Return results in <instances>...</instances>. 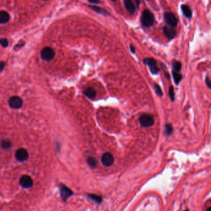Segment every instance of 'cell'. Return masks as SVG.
<instances>
[{
  "label": "cell",
  "mask_w": 211,
  "mask_h": 211,
  "mask_svg": "<svg viewBox=\"0 0 211 211\" xmlns=\"http://www.w3.org/2000/svg\"><path fill=\"white\" fill-rule=\"evenodd\" d=\"M184 211H189V210L187 209V210H184Z\"/></svg>",
  "instance_id": "1f68e13d"
},
{
  "label": "cell",
  "mask_w": 211,
  "mask_h": 211,
  "mask_svg": "<svg viewBox=\"0 0 211 211\" xmlns=\"http://www.w3.org/2000/svg\"><path fill=\"white\" fill-rule=\"evenodd\" d=\"M129 48H130L131 51L132 53H133V54H135V47H134L133 45L131 44V45H130V47H129Z\"/></svg>",
  "instance_id": "f1b7e54d"
},
{
  "label": "cell",
  "mask_w": 211,
  "mask_h": 211,
  "mask_svg": "<svg viewBox=\"0 0 211 211\" xmlns=\"http://www.w3.org/2000/svg\"><path fill=\"white\" fill-rule=\"evenodd\" d=\"M89 7L93 10L94 11H95L96 12L98 13V14L104 15H110V13L107 10H105V9H103L101 7L94 6V5H90V6H89Z\"/></svg>",
  "instance_id": "9a60e30c"
},
{
  "label": "cell",
  "mask_w": 211,
  "mask_h": 211,
  "mask_svg": "<svg viewBox=\"0 0 211 211\" xmlns=\"http://www.w3.org/2000/svg\"><path fill=\"white\" fill-rule=\"evenodd\" d=\"M9 105L13 109H19L22 106L23 100L18 96H12L9 100Z\"/></svg>",
  "instance_id": "8992f818"
},
{
  "label": "cell",
  "mask_w": 211,
  "mask_h": 211,
  "mask_svg": "<svg viewBox=\"0 0 211 211\" xmlns=\"http://www.w3.org/2000/svg\"><path fill=\"white\" fill-rule=\"evenodd\" d=\"M60 194L61 198L66 201L73 194V192L67 186L61 185L60 186Z\"/></svg>",
  "instance_id": "9c48e42d"
},
{
  "label": "cell",
  "mask_w": 211,
  "mask_h": 211,
  "mask_svg": "<svg viewBox=\"0 0 211 211\" xmlns=\"http://www.w3.org/2000/svg\"><path fill=\"white\" fill-rule=\"evenodd\" d=\"M6 64L4 61H0V71H3L5 68Z\"/></svg>",
  "instance_id": "4316f807"
},
{
  "label": "cell",
  "mask_w": 211,
  "mask_h": 211,
  "mask_svg": "<svg viewBox=\"0 0 211 211\" xmlns=\"http://www.w3.org/2000/svg\"><path fill=\"white\" fill-rule=\"evenodd\" d=\"M173 71L177 72V73H180V71L181 70L182 65L180 61H173Z\"/></svg>",
  "instance_id": "ffe728a7"
},
{
  "label": "cell",
  "mask_w": 211,
  "mask_h": 211,
  "mask_svg": "<svg viewBox=\"0 0 211 211\" xmlns=\"http://www.w3.org/2000/svg\"><path fill=\"white\" fill-rule=\"evenodd\" d=\"M154 90H155V94L159 96V97H162L163 96V92H162V90L161 89V87H160L159 85H158L157 84H155L154 85Z\"/></svg>",
  "instance_id": "7402d4cb"
},
{
  "label": "cell",
  "mask_w": 211,
  "mask_h": 211,
  "mask_svg": "<svg viewBox=\"0 0 211 211\" xmlns=\"http://www.w3.org/2000/svg\"><path fill=\"white\" fill-rule=\"evenodd\" d=\"M20 184L24 188H29L33 184V181L31 177L28 175H23L20 178Z\"/></svg>",
  "instance_id": "30bf717a"
},
{
  "label": "cell",
  "mask_w": 211,
  "mask_h": 211,
  "mask_svg": "<svg viewBox=\"0 0 211 211\" xmlns=\"http://www.w3.org/2000/svg\"><path fill=\"white\" fill-rule=\"evenodd\" d=\"M173 132H174V128L172 125L170 123L166 124L165 126V129H164L165 135L167 136H170L173 134Z\"/></svg>",
  "instance_id": "ac0fdd59"
},
{
  "label": "cell",
  "mask_w": 211,
  "mask_h": 211,
  "mask_svg": "<svg viewBox=\"0 0 211 211\" xmlns=\"http://www.w3.org/2000/svg\"><path fill=\"white\" fill-rule=\"evenodd\" d=\"M141 23L146 28H150L154 22V16L148 9H144L141 16Z\"/></svg>",
  "instance_id": "6da1fadb"
},
{
  "label": "cell",
  "mask_w": 211,
  "mask_h": 211,
  "mask_svg": "<svg viewBox=\"0 0 211 211\" xmlns=\"http://www.w3.org/2000/svg\"><path fill=\"white\" fill-rule=\"evenodd\" d=\"M124 5L126 9L131 15H133L136 11V6L134 3L131 0H125L124 1Z\"/></svg>",
  "instance_id": "7c38bea8"
},
{
  "label": "cell",
  "mask_w": 211,
  "mask_h": 211,
  "mask_svg": "<svg viewBox=\"0 0 211 211\" xmlns=\"http://www.w3.org/2000/svg\"><path fill=\"white\" fill-rule=\"evenodd\" d=\"M164 18L165 23L170 28H175L178 24V19L175 15L171 12H166L164 13Z\"/></svg>",
  "instance_id": "7a4b0ae2"
},
{
  "label": "cell",
  "mask_w": 211,
  "mask_h": 211,
  "mask_svg": "<svg viewBox=\"0 0 211 211\" xmlns=\"http://www.w3.org/2000/svg\"><path fill=\"white\" fill-rule=\"evenodd\" d=\"M11 146H12V143L9 140L5 139L2 142V147L3 149H9L10 148H11Z\"/></svg>",
  "instance_id": "603a6c76"
},
{
  "label": "cell",
  "mask_w": 211,
  "mask_h": 211,
  "mask_svg": "<svg viewBox=\"0 0 211 211\" xmlns=\"http://www.w3.org/2000/svg\"><path fill=\"white\" fill-rule=\"evenodd\" d=\"M15 156L18 161L20 162H24L28 159L29 153L26 149L24 148H20L17 150Z\"/></svg>",
  "instance_id": "52a82bcc"
},
{
  "label": "cell",
  "mask_w": 211,
  "mask_h": 211,
  "mask_svg": "<svg viewBox=\"0 0 211 211\" xmlns=\"http://www.w3.org/2000/svg\"><path fill=\"white\" fill-rule=\"evenodd\" d=\"M145 64L148 65L149 70L152 74H157L159 72V68H158L157 64V61L152 58H147L143 60Z\"/></svg>",
  "instance_id": "5b68a950"
},
{
  "label": "cell",
  "mask_w": 211,
  "mask_h": 211,
  "mask_svg": "<svg viewBox=\"0 0 211 211\" xmlns=\"http://www.w3.org/2000/svg\"><path fill=\"white\" fill-rule=\"evenodd\" d=\"M10 19V16L5 11H0V24H6Z\"/></svg>",
  "instance_id": "2e32d148"
},
{
  "label": "cell",
  "mask_w": 211,
  "mask_h": 211,
  "mask_svg": "<svg viewBox=\"0 0 211 211\" xmlns=\"http://www.w3.org/2000/svg\"><path fill=\"white\" fill-rule=\"evenodd\" d=\"M206 211H211V207H209L207 209Z\"/></svg>",
  "instance_id": "4dcf8cb0"
},
{
  "label": "cell",
  "mask_w": 211,
  "mask_h": 211,
  "mask_svg": "<svg viewBox=\"0 0 211 211\" xmlns=\"http://www.w3.org/2000/svg\"><path fill=\"white\" fill-rule=\"evenodd\" d=\"M0 45L4 48L7 47L9 45V42L8 41V39L6 38H0Z\"/></svg>",
  "instance_id": "d4e9b609"
},
{
  "label": "cell",
  "mask_w": 211,
  "mask_h": 211,
  "mask_svg": "<svg viewBox=\"0 0 211 211\" xmlns=\"http://www.w3.org/2000/svg\"><path fill=\"white\" fill-rule=\"evenodd\" d=\"M139 122L140 123V125L142 127H145V128L151 127L154 123V118L151 115L146 114V113L142 115L139 117Z\"/></svg>",
  "instance_id": "3957f363"
},
{
  "label": "cell",
  "mask_w": 211,
  "mask_h": 211,
  "mask_svg": "<svg viewBox=\"0 0 211 211\" xmlns=\"http://www.w3.org/2000/svg\"><path fill=\"white\" fill-rule=\"evenodd\" d=\"M162 30L165 37L168 39H169V40H171V39L174 38L176 37L177 31L175 29V28L168 27V26L166 25V26H164Z\"/></svg>",
  "instance_id": "8fae6325"
},
{
  "label": "cell",
  "mask_w": 211,
  "mask_h": 211,
  "mask_svg": "<svg viewBox=\"0 0 211 211\" xmlns=\"http://www.w3.org/2000/svg\"><path fill=\"white\" fill-rule=\"evenodd\" d=\"M101 161L102 164L105 167H110L114 162V157L113 155L109 152L105 153L101 158Z\"/></svg>",
  "instance_id": "ba28073f"
},
{
  "label": "cell",
  "mask_w": 211,
  "mask_h": 211,
  "mask_svg": "<svg viewBox=\"0 0 211 211\" xmlns=\"http://www.w3.org/2000/svg\"><path fill=\"white\" fill-rule=\"evenodd\" d=\"M181 9L184 17H186L188 19H190L192 18L193 11L188 5H182L181 6Z\"/></svg>",
  "instance_id": "4fadbf2b"
},
{
  "label": "cell",
  "mask_w": 211,
  "mask_h": 211,
  "mask_svg": "<svg viewBox=\"0 0 211 211\" xmlns=\"http://www.w3.org/2000/svg\"><path fill=\"white\" fill-rule=\"evenodd\" d=\"M205 82H206V85L207 86V87H208L209 89H210V88H211V86H210V84H210V80H209V77H208L207 76L206 77Z\"/></svg>",
  "instance_id": "83f0119b"
},
{
  "label": "cell",
  "mask_w": 211,
  "mask_h": 211,
  "mask_svg": "<svg viewBox=\"0 0 211 211\" xmlns=\"http://www.w3.org/2000/svg\"><path fill=\"white\" fill-rule=\"evenodd\" d=\"M83 94L89 99L93 100L96 96V91L93 88L88 87L83 91Z\"/></svg>",
  "instance_id": "5bb4252c"
},
{
  "label": "cell",
  "mask_w": 211,
  "mask_h": 211,
  "mask_svg": "<svg viewBox=\"0 0 211 211\" xmlns=\"http://www.w3.org/2000/svg\"><path fill=\"white\" fill-rule=\"evenodd\" d=\"M169 96L171 102H174L175 96V91L174 88L172 86H170L169 87Z\"/></svg>",
  "instance_id": "cb8c5ba5"
},
{
  "label": "cell",
  "mask_w": 211,
  "mask_h": 211,
  "mask_svg": "<svg viewBox=\"0 0 211 211\" xmlns=\"http://www.w3.org/2000/svg\"><path fill=\"white\" fill-rule=\"evenodd\" d=\"M41 55L42 60L48 61L54 59L55 55V52L52 48L50 47H46L42 50Z\"/></svg>",
  "instance_id": "277c9868"
},
{
  "label": "cell",
  "mask_w": 211,
  "mask_h": 211,
  "mask_svg": "<svg viewBox=\"0 0 211 211\" xmlns=\"http://www.w3.org/2000/svg\"><path fill=\"white\" fill-rule=\"evenodd\" d=\"M89 2L90 3H91V4H96V5H97V4L100 3V1H97H97H94V0H89Z\"/></svg>",
  "instance_id": "f546056e"
},
{
  "label": "cell",
  "mask_w": 211,
  "mask_h": 211,
  "mask_svg": "<svg viewBox=\"0 0 211 211\" xmlns=\"http://www.w3.org/2000/svg\"><path fill=\"white\" fill-rule=\"evenodd\" d=\"M24 44H25L24 42H22V43H20V44H17V45L14 47V50H19V49L21 48L22 47H24Z\"/></svg>",
  "instance_id": "484cf974"
},
{
  "label": "cell",
  "mask_w": 211,
  "mask_h": 211,
  "mask_svg": "<svg viewBox=\"0 0 211 211\" xmlns=\"http://www.w3.org/2000/svg\"><path fill=\"white\" fill-rule=\"evenodd\" d=\"M172 76L175 84L178 85L183 79L182 75L180 74V73H177L172 71Z\"/></svg>",
  "instance_id": "e0dca14e"
},
{
  "label": "cell",
  "mask_w": 211,
  "mask_h": 211,
  "mask_svg": "<svg viewBox=\"0 0 211 211\" xmlns=\"http://www.w3.org/2000/svg\"><path fill=\"white\" fill-rule=\"evenodd\" d=\"M88 165L92 168H94L97 166V161L94 157H89L87 160Z\"/></svg>",
  "instance_id": "44dd1931"
},
{
  "label": "cell",
  "mask_w": 211,
  "mask_h": 211,
  "mask_svg": "<svg viewBox=\"0 0 211 211\" xmlns=\"http://www.w3.org/2000/svg\"><path fill=\"white\" fill-rule=\"evenodd\" d=\"M88 196L92 200L94 201L97 203L99 204V203H101L102 201V197L99 196V195H96V194H89Z\"/></svg>",
  "instance_id": "d6986e66"
}]
</instances>
